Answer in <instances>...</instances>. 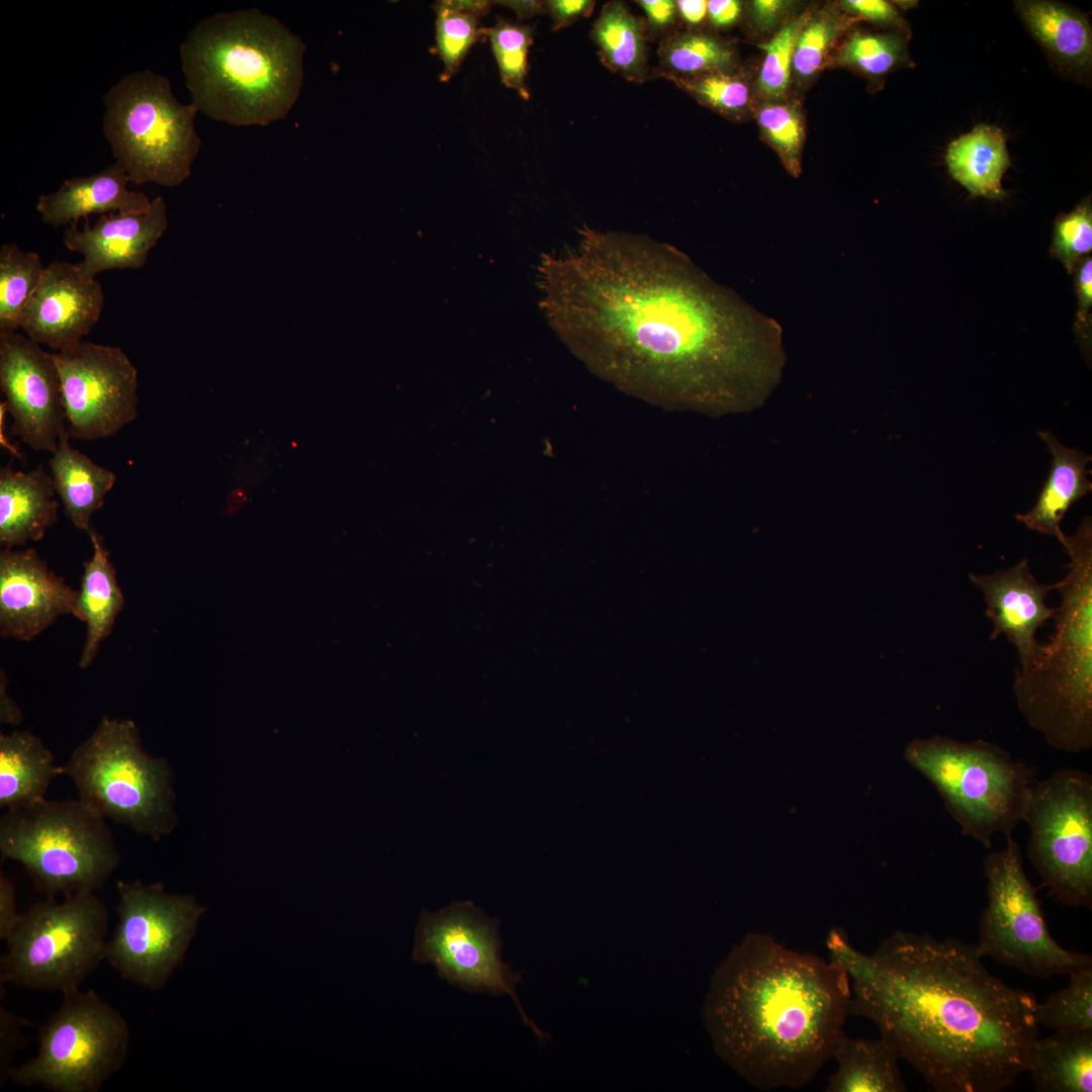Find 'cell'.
<instances>
[{
  "label": "cell",
  "instance_id": "obj_45",
  "mask_svg": "<svg viewBox=\"0 0 1092 1092\" xmlns=\"http://www.w3.org/2000/svg\"><path fill=\"white\" fill-rule=\"evenodd\" d=\"M636 3L646 15L647 36L662 37L673 31L676 22L677 11L675 1L671 0H640Z\"/></svg>",
  "mask_w": 1092,
  "mask_h": 1092
},
{
  "label": "cell",
  "instance_id": "obj_9",
  "mask_svg": "<svg viewBox=\"0 0 1092 1092\" xmlns=\"http://www.w3.org/2000/svg\"><path fill=\"white\" fill-rule=\"evenodd\" d=\"M103 103L105 139L130 182L174 187L190 176L201 144L194 125L198 111L178 101L167 77L129 73L108 89Z\"/></svg>",
  "mask_w": 1092,
  "mask_h": 1092
},
{
  "label": "cell",
  "instance_id": "obj_50",
  "mask_svg": "<svg viewBox=\"0 0 1092 1092\" xmlns=\"http://www.w3.org/2000/svg\"><path fill=\"white\" fill-rule=\"evenodd\" d=\"M742 4L737 0H710L707 3V15L711 24L726 28L734 24L741 14Z\"/></svg>",
  "mask_w": 1092,
  "mask_h": 1092
},
{
  "label": "cell",
  "instance_id": "obj_5",
  "mask_svg": "<svg viewBox=\"0 0 1092 1092\" xmlns=\"http://www.w3.org/2000/svg\"><path fill=\"white\" fill-rule=\"evenodd\" d=\"M1067 575L1058 582L1061 604L1055 633L1036 662L1016 668V705L1049 746L1080 753L1092 748V520L1067 536Z\"/></svg>",
  "mask_w": 1092,
  "mask_h": 1092
},
{
  "label": "cell",
  "instance_id": "obj_35",
  "mask_svg": "<svg viewBox=\"0 0 1092 1092\" xmlns=\"http://www.w3.org/2000/svg\"><path fill=\"white\" fill-rule=\"evenodd\" d=\"M46 266L38 254L15 244L0 248V334L15 333L20 314L39 283Z\"/></svg>",
  "mask_w": 1092,
  "mask_h": 1092
},
{
  "label": "cell",
  "instance_id": "obj_42",
  "mask_svg": "<svg viewBox=\"0 0 1092 1092\" xmlns=\"http://www.w3.org/2000/svg\"><path fill=\"white\" fill-rule=\"evenodd\" d=\"M1091 250L1092 207L1090 199L1087 198L1073 210L1057 218L1051 253L1072 273Z\"/></svg>",
  "mask_w": 1092,
  "mask_h": 1092
},
{
  "label": "cell",
  "instance_id": "obj_4",
  "mask_svg": "<svg viewBox=\"0 0 1092 1092\" xmlns=\"http://www.w3.org/2000/svg\"><path fill=\"white\" fill-rule=\"evenodd\" d=\"M302 40L258 9L218 12L180 44L191 103L232 125H265L287 115L303 77Z\"/></svg>",
  "mask_w": 1092,
  "mask_h": 1092
},
{
  "label": "cell",
  "instance_id": "obj_17",
  "mask_svg": "<svg viewBox=\"0 0 1092 1092\" xmlns=\"http://www.w3.org/2000/svg\"><path fill=\"white\" fill-rule=\"evenodd\" d=\"M0 388L12 434L35 451L54 453L68 427L53 354L17 332L0 334Z\"/></svg>",
  "mask_w": 1092,
  "mask_h": 1092
},
{
  "label": "cell",
  "instance_id": "obj_38",
  "mask_svg": "<svg viewBox=\"0 0 1092 1092\" xmlns=\"http://www.w3.org/2000/svg\"><path fill=\"white\" fill-rule=\"evenodd\" d=\"M482 33L489 38L504 85L515 89L525 100L530 97L526 85L528 54L533 43L530 25L519 24L504 18Z\"/></svg>",
  "mask_w": 1092,
  "mask_h": 1092
},
{
  "label": "cell",
  "instance_id": "obj_27",
  "mask_svg": "<svg viewBox=\"0 0 1092 1092\" xmlns=\"http://www.w3.org/2000/svg\"><path fill=\"white\" fill-rule=\"evenodd\" d=\"M62 765L34 734L14 730L0 734V807L13 810L46 799V793Z\"/></svg>",
  "mask_w": 1092,
  "mask_h": 1092
},
{
  "label": "cell",
  "instance_id": "obj_51",
  "mask_svg": "<svg viewBox=\"0 0 1092 1092\" xmlns=\"http://www.w3.org/2000/svg\"><path fill=\"white\" fill-rule=\"evenodd\" d=\"M787 5L788 2L781 0H755L750 4V12L758 26L769 28L776 24Z\"/></svg>",
  "mask_w": 1092,
  "mask_h": 1092
},
{
  "label": "cell",
  "instance_id": "obj_16",
  "mask_svg": "<svg viewBox=\"0 0 1092 1092\" xmlns=\"http://www.w3.org/2000/svg\"><path fill=\"white\" fill-rule=\"evenodd\" d=\"M53 356L70 436L110 437L138 417V370L121 348L82 341Z\"/></svg>",
  "mask_w": 1092,
  "mask_h": 1092
},
{
  "label": "cell",
  "instance_id": "obj_7",
  "mask_svg": "<svg viewBox=\"0 0 1092 1092\" xmlns=\"http://www.w3.org/2000/svg\"><path fill=\"white\" fill-rule=\"evenodd\" d=\"M904 756L932 784L962 833L985 848L1022 821L1035 770L1000 745L936 734L910 741Z\"/></svg>",
  "mask_w": 1092,
  "mask_h": 1092
},
{
  "label": "cell",
  "instance_id": "obj_23",
  "mask_svg": "<svg viewBox=\"0 0 1092 1092\" xmlns=\"http://www.w3.org/2000/svg\"><path fill=\"white\" fill-rule=\"evenodd\" d=\"M51 473L41 465L29 471L0 470V544L4 548L40 540L58 518Z\"/></svg>",
  "mask_w": 1092,
  "mask_h": 1092
},
{
  "label": "cell",
  "instance_id": "obj_41",
  "mask_svg": "<svg viewBox=\"0 0 1092 1092\" xmlns=\"http://www.w3.org/2000/svg\"><path fill=\"white\" fill-rule=\"evenodd\" d=\"M807 18L802 16L786 23L768 41L760 43L764 58L758 74L757 88L763 97L781 98L789 87L796 42Z\"/></svg>",
  "mask_w": 1092,
  "mask_h": 1092
},
{
  "label": "cell",
  "instance_id": "obj_13",
  "mask_svg": "<svg viewBox=\"0 0 1092 1092\" xmlns=\"http://www.w3.org/2000/svg\"><path fill=\"white\" fill-rule=\"evenodd\" d=\"M1027 857L1042 885L1070 907L1092 905V776L1061 768L1034 783L1023 812Z\"/></svg>",
  "mask_w": 1092,
  "mask_h": 1092
},
{
  "label": "cell",
  "instance_id": "obj_32",
  "mask_svg": "<svg viewBox=\"0 0 1092 1092\" xmlns=\"http://www.w3.org/2000/svg\"><path fill=\"white\" fill-rule=\"evenodd\" d=\"M589 37L601 62L628 81L648 79L647 30L643 18L630 12L622 1L605 4L594 22Z\"/></svg>",
  "mask_w": 1092,
  "mask_h": 1092
},
{
  "label": "cell",
  "instance_id": "obj_19",
  "mask_svg": "<svg viewBox=\"0 0 1092 1092\" xmlns=\"http://www.w3.org/2000/svg\"><path fill=\"white\" fill-rule=\"evenodd\" d=\"M78 590L33 549L0 551V635L29 641L72 614Z\"/></svg>",
  "mask_w": 1092,
  "mask_h": 1092
},
{
  "label": "cell",
  "instance_id": "obj_53",
  "mask_svg": "<svg viewBox=\"0 0 1092 1092\" xmlns=\"http://www.w3.org/2000/svg\"><path fill=\"white\" fill-rule=\"evenodd\" d=\"M0 720L1 723L10 725H18L21 722V711L8 696L2 681L0 692Z\"/></svg>",
  "mask_w": 1092,
  "mask_h": 1092
},
{
  "label": "cell",
  "instance_id": "obj_2",
  "mask_svg": "<svg viewBox=\"0 0 1092 1092\" xmlns=\"http://www.w3.org/2000/svg\"><path fill=\"white\" fill-rule=\"evenodd\" d=\"M850 1014L939 1092H999L1028 1071L1033 993L992 975L974 944L897 931L852 979Z\"/></svg>",
  "mask_w": 1092,
  "mask_h": 1092
},
{
  "label": "cell",
  "instance_id": "obj_11",
  "mask_svg": "<svg viewBox=\"0 0 1092 1092\" xmlns=\"http://www.w3.org/2000/svg\"><path fill=\"white\" fill-rule=\"evenodd\" d=\"M39 1026L36 1055L13 1067L9 1080L54 1092H96L124 1064L129 1028L95 991L66 992Z\"/></svg>",
  "mask_w": 1092,
  "mask_h": 1092
},
{
  "label": "cell",
  "instance_id": "obj_14",
  "mask_svg": "<svg viewBox=\"0 0 1092 1092\" xmlns=\"http://www.w3.org/2000/svg\"><path fill=\"white\" fill-rule=\"evenodd\" d=\"M116 891L117 922L105 961L123 979L159 991L182 962L204 908L158 882L119 881Z\"/></svg>",
  "mask_w": 1092,
  "mask_h": 1092
},
{
  "label": "cell",
  "instance_id": "obj_20",
  "mask_svg": "<svg viewBox=\"0 0 1092 1092\" xmlns=\"http://www.w3.org/2000/svg\"><path fill=\"white\" fill-rule=\"evenodd\" d=\"M969 579L984 597L986 616L993 624L989 640L1004 634L1017 649L1020 671L1031 667L1040 657L1043 645L1035 639L1038 628L1054 619L1057 608L1045 604L1058 582H1039L1030 572L1028 559L998 569L992 574L970 573Z\"/></svg>",
  "mask_w": 1092,
  "mask_h": 1092
},
{
  "label": "cell",
  "instance_id": "obj_21",
  "mask_svg": "<svg viewBox=\"0 0 1092 1092\" xmlns=\"http://www.w3.org/2000/svg\"><path fill=\"white\" fill-rule=\"evenodd\" d=\"M167 226V207L157 196L145 212L107 213L93 224L87 218L82 226L72 223L63 240L70 251L82 254L83 260L77 264L81 272L95 278L106 270L143 267Z\"/></svg>",
  "mask_w": 1092,
  "mask_h": 1092
},
{
  "label": "cell",
  "instance_id": "obj_18",
  "mask_svg": "<svg viewBox=\"0 0 1092 1092\" xmlns=\"http://www.w3.org/2000/svg\"><path fill=\"white\" fill-rule=\"evenodd\" d=\"M104 294L77 264L53 261L23 307L19 329L37 344L60 351L82 342L99 320Z\"/></svg>",
  "mask_w": 1092,
  "mask_h": 1092
},
{
  "label": "cell",
  "instance_id": "obj_3",
  "mask_svg": "<svg viewBox=\"0 0 1092 1092\" xmlns=\"http://www.w3.org/2000/svg\"><path fill=\"white\" fill-rule=\"evenodd\" d=\"M850 1002L839 967L751 932L715 970L703 1017L716 1053L751 1085L800 1088L832 1059Z\"/></svg>",
  "mask_w": 1092,
  "mask_h": 1092
},
{
  "label": "cell",
  "instance_id": "obj_37",
  "mask_svg": "<svg viewBox=\"0 0 1092 1092\" xmlns=\"http://www.w3.org/2000/svg\"><path fill=\"white\" fill-rule=\"evenodd\" d=\"M838 61L873 80L911 63L900 32H856L841 47Z\"/></svg>",
  "mask_w": 1092,
  "mask_h": 1092
},
{
  "label": "cell",
  "instance_id": "obj_6",
  "mask_svg": "<svg viewBox=\"0 0 1092 1092\" xmlns=\"http://www.w3.org/2000/svg\"><path fill=\"white\" fill-rule=\"evenodd\" d=\"M62 775L94 812L153 841L177 825L173 772L165 758L144 750L132 720L104 716L62 765Z\"/></svg>",
  "mask_w": 1092,
  "mask_h": 1092
},
{
  "label": "cell",
  "instance_id": "obj_22",
  "mask_svg": "<svg viewBox=\"0 0 1092 1092\" xmlns=\"http://www.w3.org/2000/svg\"><path fill=\"white\" fill-rule=\"evenodd\" d=\"M124 170L114 162L104 170L70 178L55 191L41 194L35 208L44 223L60 228L91 214L141 213L151 204L145 193L130 190Z\"/></svg>",
  "mask_w": 1092,
  "mask_h": 1092
},
{
  "label": "cell",
  "instance_id": "obj_15",
  "mask_svg": "<svg viewBox=\"0 0 1092 1092\" xmlns=\"http://www.w3.org/2000/svg\"><path fill=\"white\" fill-rule=\"evenodd\" d=\"M499 920L486 916L470 901H453L437 913L422 910L413 959L433 964L440 977L469 992L509 995L523 1022L544 1041L548 1035L533 1023L517 996L520 974L500 957Z\"/></svg>",
  "mask_w": 1092,
  "mask_h": 1092
},
{
  "label": "cell",
  "instance_id": "obj_47",
  "mask_svg": "<svg viewBox=\"0 0 1092 1092\" xmlns=\"http://www.w3.org/2000/svg\"><path fill=\"white\" fill-rule=\"evenodd\" d=\"M596 6L593 0H548L544 1L545 12L552 19L553 30H559L573 24L580 18L588 17Z\"/></svg>",
  "mask_w": 1092,
  "mask_h": 1092
},
{
  "label": "cell",
  "instance_id": "obj_26",
  "mask_svg": "<svg viewBox=\"0 0 1092 1092\" xmlns=\"http://www.w3.org/2000/svg\"><path fill=\"white\" fill-rule=\"evenodd\" d=\"M88 535L93 554L83 563L81 585L72 611L74 617L86 624V637L79 659L81 668H87L94 661L101 642L110 635L124 605L116 570L101 537L93 528Z\"/></svg>",
  "mask_w": 1092,
  "mask_h": 1092
},
{
  "label": "cell",
  "instance_id": "obj_25",
  "mask_svg": "<svg viewBox=\"0 0 1092 1092\" xmlns=\"http://www.w3.org/2000/svg\"><path fill=\"white\" fill-rule=\"evenodd\" d=\"M1014 6L1026 28L1061 70L1077 75L1090 72L1092 29L1085 14L1049 0H1021Z\"/></svg>",
  "mask_w": 1092,
  "mask_h": 1092
},
{
  "label": "cell",
  "instance_id": "obj_48",
  "mask_svg": "<svg viewBox=\"0 0 1092 1092\" xmlns=\"http://www.w3.org/2000/svg\"><path fill=\"white\" fill-rule=\"evenodd\" d=\"M1075 288L1078 298L1077 325L1087 335L1092 306V259L1087 256L1075 268Z\"/></svg>",
  "mask_w": 1092,
  "mask_h": 1092
},
{
  "label": "cell",
  "instance_id": "obj_44",
  "mask_svg": "<svg viewBox=\"0 0 1092 1092\" xmlns=\"http://www.w3.org/2000/svg\"><path fill=\"white\" fill-rule=\"evenodd\" d=\"M26 1022L21 1017L9 1012L4 1007L0 1008V1034H1V1052H0V1083H5L9 1080V1074L13 1067H11V1060L16 1051H18L25 1041V1036L22 1032V1026Z\"/></svg>",
  "mask_w": 1092,
  "mask_h": 1092
},
{
  "label": "cell",
  "instance_id": "obj_1",
  "mask_svg": "<svg viewBox=\"0 0 1092 1092\" xmlns=\"http://www.w3.org/2000/svg\"><path fill=\"white\" fill-rule=\"evenodd\" d=\"M537 280L552 329L629 395L724 416L760 406L780 381L779 326L666 243L584 225L542 256Z\"/></svg>",
  "mask_w": 1092,
  "mask_h": 1092
},
{
  "label": "cell",
  "instance_id": "obj_24",
  "mask_svg": "<svg viewBox=\"0 0 1092 1092\" xmlns=\"http://www.w3.org/2000/svg\"><path fill=\"white\" fill-rule=\"evenodd\" d=\"M1037 435L1052 455L1050 472L1035 505L1028 512L1015 515V519L1030 530L1057 538L1065 547L1067 535L1061 529V522L1070 508L1092 490L1088 479L1091 470L1087 468L1091 455L1063 445L1049 431H1039Z\"/></svg>",
  "mask_w": 1092,
  "mask_h": 1092
},
{
  "label": "cell",
  "instance_id": "obj_49",
  "mask_svg": "<svg viewBox=\"0 0 1092 1092\" xmlns=\"http://www.w3.org/2000/svg\"><path fill=\"white\" fill-rule=\"evenodd\" d=\"M21 913L17 912L15 889L10 879L0 874V938L6 940L14 930Z\"/></svg>",
  "mask_w": 1092,
  "mask_h": 1092
},
{
  "label": "cell",
  "instance_id": "obj_8",
  "mask_svg": "<svg viewBox=\"0 0 1092 1092\" xmlns=\"http://www.w3.org/2000/svg\"><path fill=\"white\" fill-rule=\"evenodd\" d=\"M0 855L20 863L46 897L95 891L121 860L105 818L79 799L6 810Z\"/></svg>",
  "mask_w": 1092,
  "mask_h": 1092
},
{
  "label": "cell",
  "instance_id": "obj_28",
  "mask_svg": "<svg viewBox=\"0 0 1092 1092\" xmlns=\"http://www.w3.org/2000/svg\"><path fill=\"white\" fill-rule=\"evenodd\" d=\"M69 438V432L61 438L49 461L50 471L66 517L76 528L88 533L92 528L90 518L103 507L116 475L72 447Z\"/></svg>",
  "mask_w": 1092,
  "mask_h": 1092
},
{
  "label": "cell",
  "instance_id": "obj_54",
  "mask_svg": "<svg viewBox=\"0 0 1092 1092\" xmlns=\"http://www.w3.org/2000/svg\"><path fill=\"white\" fill-rule=\"evenodd\" d=\"M499 3L511 7L520 19L531 18L545 12L544 1H499Z\"/></svg>",
  "mask_w": 1092,
  "mask_h": 1092
},
{
  "label": "cell",
  "instance_id": "obj_36",
  "mask_svg": "<svg viewBox=\"0 0 1092 1092\" xmlns=\"http://www.w3.org/2000/svg\"><path fill=\"white\" fill-rule=\"evenodd\" d=\"M1066 987L1035 1006V1019L1055 1032L1092 1030V965L1069 974Z\"/></svg>",
  "mask_w": 1092,
  "mask_h": 1092
},
{
  "label": "cell",
  "instance_id": "obj_40",
  "mask_svg": "<svg viewBox=\"0 0 1092 1092\" xmlns=\"http://www.w3.org/2000/svg\"><path fill=\"white\" fill-rule=\"evenodd\" d=\"M756 118L764 139L777 151L786 168L797 176L804 142L799 108L792 103L766 102L757 109Z\"/></svg>",
  "mask_w": 1092,
  "mask_h": 1092
},
{
  "label": "cell",
  "instance_id": "obj_33",
  "mask_svg": "<svg viewBox=\"0 0 1092 1092\" xmlns=\"http://www.w3.org/2000/svg\"><path fill=\"white\" fill-rule=\"evenodd\" d=\"M658 77L668 80L705 73L732 72L736 55L732 47L714 35L697 31H672L661 38Z\"/></svg>",
  "mask_w": 1092,
  "mask_h": 1092
},
{
  "label": "cell",
  "instance_id": "obj_46",
  "mask_svg": "<svg viewBox=\"0 0 1092 1092\" xmlns=\"http://www.w3.org/2000/svg\"><path fill=\"white\" fill-rule=\"evenodd\" d=\"M843 7L861 19L903 27L904 21L893 4L884 0H846Z\"/></svg>",
  "mask_w": 1092,
  "mask_h": 1092
},
{
  "label": "cell",
  "instance_id": "obj_31",
  "mask_svg": "<svg viewBox=\"0 0 1092 1092\" xmlns=\"http://www.w3.org/2000/svg\"><path fill=\"white\" fill-rule=\"evenodd\" d=\"M1027 1072L1039 1092H1091L1092 1030L1038 1037Z\"/></svg>",
  "mask_w": 1092,
  "mask_h": 1092
},
{
  "label": "cell",
  "instance_id": "obj_39",
  "mask_svg": "<svg viewBox=\"0 0 1092 1092\" xmlns=\"http://www.w3.org/2000/svg\"><path fill=\"white\" fill-rule=\"evenodd\" d=\"M671 81L703 105L729 118H740L749 109L748 85L733 72H710Z\"/></svg>",
  "mask_w": 1092,
  "mask_h": 1092
},
{
  "label": "cell",
  "instance_id": "obj_43",
  "mask_svg": "<svg viewBox=\"0 0 1092 1092\" xmlns=\"http://www.w3.org/2000/svg\"><path fill=\"white\" fill-rule=\"evenodd\" d=\"M838 17L820 13L807 20L798 36L792 71L797 77H812L824 63L843 24Z\"/></svg>",
  "mask_w": 1092,
  "mask_h": 1092
},
{
  "label": "cell",
  "instance_id": "obj_10",
  "mask_svg": "<svg viewBox=\"0 0 1092 1092\" xmlns=\"http://www.w3.org/2000/svg\"><path fill=\"white\" fill-rule=\"evenodd\" d=\"M108 915L95 891L46 897L20 914L5 940L0 982L62 994L79 989L105 960Z\"/></svg>",
  "mask_w": 1092,
  "mask_h": 1092
},
{
  "label": "cell",
  "instance_id": "obj_30",
  "mask_svg": "<svg viewBox=\"0 0 1092 1092\" xmlns=\"http://www.w3.org/2000/svg\"><path fill=\"white\" fill-rule=\"evenodd\" d=\"M832 1059L836 1070L830 1076L827 1092H904L906 1085L893 1046L879 1039L850 1038L843 1035Z\"/></svg>",
  "mask_w": 1092,
  "mask_h": 1092
},
{
  "label": "cell",
  "instance_id": "obj_34",
  "mask_svg": "<svg viewBox=\"0 0 1092 1092\" xmlns=\"http://www.w3.org/2000/svg\"><path fill=\"white\" fill-rule=\"evenodd\" d=\"M491 1H439L436 11V49L444 69L440 75L447 82L460 69L467 53L482 29L479 16L486 14Z\"/></svg>",
  "mask_w": 1092,
  "mask_h": 1092
},
{
  "label": "cell",
  "instance_id": "obj_12",
  "mask_svg": "<svg viewBox=\"0 0 1092 1092\" xmlns=\"http://www.w3.org/2000/svg\"><path fill=\"white\" fill-rule=\"evenodd\" d=\"M983 867L988 903L975 944L981 958L990 957L1036 978L1069 975L1092 965L1091 956L1064 948L1052 937L1012 835L1006 836L1004 848L986 855Z\"/></svg>",
  "mask_w": 1092,
  "mask_h": 1092
},
{
  "label": "cell",
  "instance_id": "obj_52",
  "mask_svg": "<svg viewBox=\"0 0 1092 1092\" xmlns=\"http://www.w3.org/2000/svg\"><path fill=\"white\" fill-rule=\"evenodd\" d=\"M707 3L705 0L675 1L677 16L688 25H699L707 16Z\"/></svg>",
  "mask_w": 1092,
  "mask_h": 1092
},
{
  "label": "cell",
  "instance_id": "obj_29",
  "mask_svg": "<svg viewBox=\"0 0 1092 1092\" xmlns=\"http://www.w3.org/2000/svg\"><path fill=\"white\" fill-rule=\"evenodd\" d=\"M945 162L950 176L972 195L996 200L1006 196L1001 182L1011 161L1001 128L979 124L949 144Z\"/></svg>",
  "mask_w": 1092,
  "mask_h": 1092
}]
</instances>
